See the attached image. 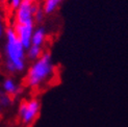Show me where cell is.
<instances>
[{"label": "cell", "mask_w": 128, "mask_h": 127, "mask_svg": "<svg viewBox=\"0 0 128 127\" xmlns=\"http://www.w3.org/2000/svg\"><path fill=\"white\" fill-rule=\"evenodd\" d=\"M5 68L10 73L22 72L25 70L26 52L19 41L14 28L6 29V44H5Z\"/></svg>", "instance_id": "6da1fadb"}, {"label": "cell", "mask_w": 128, "mask_h": 127, "mask_svg": "<svg viewBox=\"0 0 128 127\" xmlns=\"http://www.w3.org/2000/svg\"><path fill=\"white\" fill-rule=\"evenodd\" d=\"M53 71L52 56L49 52H45L29 67L25 82L29 88H36L47 81L52 76Z\"/></svg>", "instance_id": "7a4b0ae2"}, {"label": "cell", "mask_w": 128, "mask_h": 127, "mask_svg": "<svg viewBox=\"0 0 128 127\" xmlns=\"http://www.w3.org/2000/svg\"><path fill=\"white\" fill-rule=\"evenodd\" d=\"M14 30L18 36L19 41L21 42L22 46L25 50H27L31 46V36L34 30V23L30 24H18L16 23Z\"/></svg>", "instance_id": "3957f363"}, {"label": "cell", "mask_w": 128, "mask_h": 127, "mask_svg": "<svg viewBox=\"0 0 128 127\" xmlns=\"http://www.w3.org/2000/svg\"><path fill=\"white\" fill-rule=\"evenodd\" d=\"M34 2L23 0L20 6L16 10V20L18 24H30L34 23V12H32Z\"/></svg>", "instance_id": "277c9868"}, {"label": "cell", "mask_w": 128, "mask_h": 127, "mask_svg": "<svg viewBox=\"0 0 128 127\" xmlns=\"http://www.w3.org/2000/svg\"><path fill=\"white\" fill-rule=\"evenodd\" d=\"M40 108H41V104L38 99H31L29 101H26V108H25V112L21 117L23 124L28 125L32 123L34 119L38 117V115H39Z\"/></svg>", "instance_id": "5b68a950"}, {"label": "cell", "mask_w": 128, "mask_h": 127, "mask_svg": "<svg viewBox=\"0 0 128 127\" xmlns=\"http://www.w3.org/2000/svg\"><path fill=\"white\" fill-rule=\"evenodd\" d=\"M45 39H46V30H45V28L38 27L36 29L34 30L32 36H31V45L42 47L45 42Z\"/></svg>", "instance_id": "8992f818"}, {"label": "cell", "mask_w": 128, "mask_h": 127, "mask_svg": "<svg viewBox=\"0 0 128 127\" xmlns=\"http://www.w3.org/2000/svg\"><path fill=\"white\" fill-rule=\"evenodd\" d=\"M2 86H3V90H4V92L6 94L12 95V96H17V95L21 92V88L16 84V82L12 80V78L4 79Z\"/></svg>", "instance_id": "52a82bcc"}, {"label": "cell", "mask_w": 128, "mask_h": 127, "mask_svg": "<svg viewBox=\"0 0 128 127\" xmlns=\"http://www.w3.org/2000/svg\"><path fill=\"white\" fill-rule=\"evenodd\" d=\"M62 2V0H45L44 5L42 8L45 15H50L52 12H54L58 8V6L60 5Z\"/></svg>", "instance_id": "ba28073f"}, {"label": "cell", "mask_w": 128, "mask_h": 127, "mask_svg": "<svg viewBox=\"0 0 128 127\" xmlns=\"http://www.w3.org/2000/svg\"><path fill=\"white\" fill-rule=\"evenodd\" d=\"M43 54V49L40 46H34L31 45L28 49H27V52H26V58L31 60V62H34L40 56Z\"/></svg>", "instance_id": "9c48e42d"}, {"label": "cell", "mask_w": 128, "mask_h": 127, "mask_svg": "<svg viewBox=\"0 0 128 127\" xmlns=\"http://www.w3.org/2000/svg\"><path fill=\"white\" fill-rule=\"evenodd\" d=\"M44 16H45V12H44L43 8H38L36 12H34V21H36V23H41L44 20Z\"/></svg>", "instance_id": "30bf717a"}, {"label": "cell", "mask_w": 128, "mask_h": 127, "mask_svg": "<svg viewBox=\"0 0 128 127\" xmlns=\"http://www.w3.org/2000/svg\"><path fill=\"white\" fill-rule=\"evenodd\" d=\"M10 103V99L8 97V95L6 93H3L0 91V105L2 106H8Z\"/></svg>", "instance_id": "8fae6325"}, {"label": "cell", "mask_w": 128, "mask_h": 127, "mask_svg": "<svg viewBox=\"0 0 128 127\" xmlns=\"http://www.w3.org/2000/svg\"><path fill=\"white\" fill-rule=\"evenodd\" d=\"M23 0H10V4L12 6V8L14 10H17L19 6H20V4L22 3Z\"/></svg>", "instance_id": "7c38bea8"}, {"label": "cell", "mask_w": 128, "mask_h": 127, "mask_svg": "<svg viewBox=\"0 0 128 127\" xmlns=\"http://www.w3.org/2000/svg\"><path fill=\"white\" fill-rule=\"evenodd\" d=\"M25 108H26V101H23V102L20 104V106H19V110H18V115L19 117H22V115L24 114L25 112Z\"/></svg>", "instance_id": "4fadbf2b"}, {"label": "cell", "mask_w": 128, "mask_h": 127, "mask_svg": "<svg viewBox=\"0 0 128 127\" xmlns=\"http://www.w3.org/2000/svg\"><path fill=\"white\" fill-rule=\"evenodd\" d=\"M2 34H3V26H2L1 21H0V39H1V36H2Z\"/></svg>", "instance_id": "5bb4252c"}, {"label": "cell", "mask_w": 128, "mask_h": 127, "mask_svg": "<svg viewBox=\"0 0 128 127\" xmlns=\"http://www.w3.org/2000/svg\"><path fill=\"white\" fill-rule=\"evenodd\" d=\"M27 1H30V2H34V0H27Z\"/></svg>", "instance_id": "9a60e30c"}]
</instances>
